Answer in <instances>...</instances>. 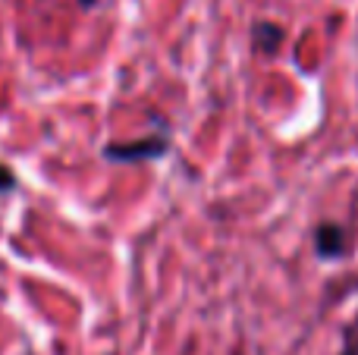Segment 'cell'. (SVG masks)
<instances>
[{"instance_id":"obj_2","label":"cell","mask_w":358,"mask_h":355,"mask_svg":"<svg viewBox=\"0 0 358 355\" xmlns=\"http://www.w3.org/2000/svg\"><path fill=\"white\" fill-rule=\"evenodd\" d=\"M349 249V233L346 226L334 224V220H324V224L315 226V252L317 258H324V261H336V258H343Z\"/></svg>"},{"instance_id":"obj_5","label":"cell","mask_w":358,"mask_h":355,"mask_svg":"<svg viewBox=\"0 0 358 355\" xmlns=\"http://www.w3.org/2000/svg\"><path fill=\"white\" fill-rule=\"evenodd\" d=\"M340 355H358V349H355V346H346V349H343Z\"/></svg>"},{"instance_id":"obj_1","label":"cell","mask_w":358,"mask_h":355,"mask_svg":"<svg viewBox=\"0 0 358 355\" xmlns=\"http://www.w3.org/2000/svg\"><path fill=\"white\" fill-rule=\"evenodd\" d=\"M170 145L161 136L148 138H132V142H110L104 145V157L113 164H138V161H161L167 157Z\"/></svg>"},{"instance_id":"obj_3","label":"cell","mask_w":358,"mask_h":355,"mask_svg":"<svg viewBox=\"0 0 358 355\" xmlns=\"http://www.w3.org/2000/svg\"><path fill=\"white\" fill-rule=\"evenodd\" d=\"M252 41H255V50L264 57H273L286 41V31L280 29L277 22H255L252 29Z\"/></svg>"},{"instance_id":"obj_6","label":"cell","mask_w":358,"mask_h":355,"mask_svg":"<svg viewBox=\"0 0 358 355\" xmlns=\"http://www.w3.org/2000/svg\"><path fill=\"white\" fill-rule=\"evenodd\" d=\"M79 3H82V6H85V10H92V6H94V3H98V0H79Z\"/></svg>"},{"instance_id":"obj_4","label":"cell","mask_w":358,"mask_h":355,"mask_svg":"<svg viewBox=\"0 0 358 355\" xmlns=\"http://www.w3.org/2000/svg\"><path fill=\"white\" fill-rule=\"evenodd\" d=\"M16 189V176H13V170L6 167L3 161H0V192H13Z\"/></svg>"}]
</instances>
